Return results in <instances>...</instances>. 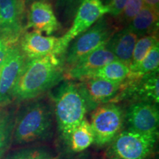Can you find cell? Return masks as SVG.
<instances>
[{"label":"cell","mask_w":159,"mask_h":159,"mask_svg":"<svg viewBox=\"0 0 159 159\" xmlns=\"http://www.w3.org/2000/svg\"><path fill=\"white\" fill-rule=\"evenodd\" d=\"M64 72L63 59L56 55L27 60L13 89L12 99H36L58 85L64 79Z\"/></svg>","instance_id":"cell-1"},{"label":"cell","mask_w":159,"mask_h":159,"mask_svg":"<svg viewBox=\"0 0 159 159\" xmlns=\"http://www.w3.org/2000/svg\"><path fill=\"white\" fill-rule=\"evenodd\" d=\"M54 114L63 142L68 145L71 134L85 119L90 108L81 83H60L52 95Z\"/></svg>","instance_id":"cell-2"},{"label":"cell","mask_w":159,"mask_h":159,"mask_svg":"<svg viewBox=\"0 0 159 159\" xmlns=\"http://www.w3.org/2000/svg\"><path fill=\"white\" fill-rule=\"evenodd\" d=\"M52 126V107L43 99L31 101L16 114L13 141L25 144L43 140L50 136Z\"/></svg>","instance_id":"cell-3"},{"label":"cell","mask_w":159,"mask_h":159,"mask_svg":"<svg viewBox=\"0 0 159 159\" xmlns=\"http://www.w3.org/2000/svg\"><path fill=\"white\" fill-rule=\"evenodd\" d=\"M117 30H119L117 26L108 19L102 17L99 19L94 25L75 38L69 45L63 56L65 69L106 43Z\"/></svg>","instance_id":"cell-4"},{"label":"cell","mask_w":159,"mask_h":159,"mask_svg":"<svg viewBox=\"0 0 159 159\" xmlns=\"http://www.w3.org/2000/svg\"><path fill=\"white\" fill-rule=\"evenodd\" d=\"M156 135L122 130L110 143L106 156L111 159H148L157 142Z\"/></svg>","instance_id":"cell-5"},{"label":"cell","mask_w":159,"mask_h":159,"mask_svg":"<svg viewBox=\"0 0 159 159\" xmlns=\"http://www.w3.org/2000/svg\"><path fill=\"white\" fill-rule=\"evenodd\" d=\"M91 114L90 124L94 134V144L102 147L110 144L125 125V111L116 103L97 106Z\"/></svg>","instance_id":"cell-6"},{"label":"cell","mask_w":159,"mask_h":159,"mask_svg":"<svg viewBox=\"0 0 159 159\" xmlns=\"http://www.w3.org/2000/svg\"><path fill=\"white\" fill-rule=\"evenodd\" d=\"M108 13V7L102 0H83L77 10L70 28L62 37L59 38L60 56L63 57L69 45L75 38Z\"/></svg>","instance_id":"cell-7"},{"label":"cell","mask_w":159,"mask_h":159,"mask_svg":"<svg viewBox=\"0 0 159 159\" xmlns=\"http://www.w3.org/2000/svg\"><path fill=\"white\" fill-rule=\"evenodd\" d=\"M132 80L130 78L122 83L111 82L101 78H89L81 81L90 111L100 105L120 102L122 93Z\"/></svg>","instance_id":"cell-8"},{"label":"cell","mask_w":159,"mask_h":159,"mask_svg":"<svg viewBox=\"0 0 159 159\" xmlns=\"http://www.w3.org/2000/svg\"><path fill=\"white\" fill-rule=\"evenodd\" d=\"M158 105L145 101H135L125 111V122L129 130L143 134H158Z\"/></svg>","instance_id":"cell-9"},{"label":"cell","mask_w":159,"mask_h":159,"mask_svg":"<svg viewBox=\"0 0 159 159\" xmlns=\"http://www.w3.org/2000/svg\"><path fill=\"white\" fill-rule=\"evenodd\" d=\"M27 58L18 44L0 66V107L8 105Z\"/></svg>","instance_id":"cell-10"},{"label":"cell","mask_w":159,"mask_h":159,"mask_svg":"<svg viewBox=\"0 0 159 159\" xmlns=\"http://www.w3.org/2000/svg\"><path fill=\"white\" fill-rule=\"evenodd\" d=\"M115 60L116 58L105 43L89 53L74 65L66 69L64 79L82 81L91 73Z\"/></svg>","instance_id":"cell-11"},{"label":"cell","mask_w":159,"mask_h":159,"mask_svg":"<svg viewBox=\"0 0 159 159\" xmlns=\"http://www.w3.org/2000/svg\"><path fill=\"white\" fill-rule=\"evenodd\" d=\"M26 29L44 33L47 35H51L61 29V24L49 2L35 1L30 4Z\"/></svg>","instance_id":"cell-12"},{"label":"cell","mask_w":159,"mask_h":159,"mask_svg":"<svg viewBox=\"0 0 159 159\" xmlns=\"http://www.w3.org/2000/svg\"><path fill=\"white\" fill-rule=\"evenodd\" d=\"M19 46L27 60L52 54L60 56L59 38L52 35H43L35 31L26 33L21 36Z\"/></svg>","instance_id":"cell-13"},{"label":"cell","mask_w":159,"mask_h":159,"mask_svg":"<svg viewBox=\"0 0 159 159\" xmlns=\"http://www.w3.org/2000/svg\"><path fill=\"white\" fill-rule=\"evenodd\" d=\"M158 70L133 80L121 96L120 101L130 99L158 105L159 102Z\"/></svg>","instance_id":"cell-14"},{"label":"cell","mask_w":159,"mask_h":159,"mask_svg":"<svg viewBox=\"0 0 159 159\" xmlns=\"http://www.w3.org/2000/svg\"><path fill=\"white\" fill-rule=\"evenodd\" d=\"M25 7L21 0H0V30L21 37Z\"/></svg>","instance_id":"cell-15"},{"label":"cell","mask_w":159,"mask_h":159,"mask_svg":"<svg viewBox=\"0 0 159 159\" xmlns=\"http://www.w3.org/2000/svg\"><path fill=\"white\" fill-rule=\"evenodd\" d=\"M138 39V35L126 27L117 30L105 44L116 60L130 66Z\"/></svg>","instance_id":"cell-16"},{"label":"cell","mask_w":159,"mask_h":159,"mask_svg":"<svg viewBox=\"0 0 159 159\" xmlns=\"http://www.w3.org/2000/svg\"><path fill=\"white\" fill-rule=\"evenodd\" d=\"M127 27L139 37L156 35L158 29V12L144 6Z\"/></svg>","instance_id":"cell-17"},{"label":"cell","mask_w":159,"mask_h":159,"mask_svg":"<svg viewBox=\"0 0 159 159\" xmlns=\"http://www.w3.org/2000/svg\"><path fill=\"white\" fill-rule=\"evenodd\" d=\"M133 77L134 76L128 66L115 60L91 73L86 79L101 78L111 82L122 83Z\"/></svg>","instance_id":"cell-18"},{"label":"cell","mask_w":159,"mask_h":159,"mask_svg":"<svg viewBox=\"0 0 159 159\" xmlns=\"http://www.w3.org/2000/svg\"><path fill=\"white\" fill-rule=\"evenodd\" d=\"M7 105L0 107V159L9 148L14 128L16 111Z\"/></svg>","instance_id":"cell-19"},{"label":"cell","mask_w":159,"mask_h":159,"mask_svg":"<svg viewBox=\"0 0 159 159\" xmlns=\"http://www.w3.org/2000/svg\"><path fill=\"white\" fill-rule=\"evenodd\" d=\"M94 142V134L90 122L86 118L75 129L69 139V147L73 152H80Z\"/></svg>","instance_id":"cell-20"},{"label":"cell","mask_w":159,"mask_h":159,"mask_svg":"<svg viewBox=\"0 0 159 159\" xmlns=\"http://www.w3.org/2000/svg\"><path fill=\"white\" fill-rule=\"evenodd\" d=\"M158 43V39L156 35H144L137 40L133 52L132 62L129 66L130 69L135 68L142 62L150 49Z\"/></svg>","instance_id":"cell-21"},{"label":"cell","mask_w":159,"mask_h":159,"mask_svg":"<svg viewBox=\"0 0 159 159\" xmlns=\"http://www.w3.org/2000/svg\"><path fill=\"white\" fill-rule=\"evenodd\" d=\"M159 66V43L150 49L146 57L142 60V62L135 67L130 69V71L138 77H142L143 75L153 72L158 70Z\"/></svg>","instance_id":"cell-22"},{"label":"cell","mask_w":159,"mask_h":159,"mask_svg":"<svg viewBox=\"0 0 159 159\" xmlns=\"http://www.w3.org/2000/svg\"><path fill=\"white\" fill-rule=\"evenodd\" d=\"M52 154L44 148H23L12 152L5 159H51Z\"/></svg>","instance_id":"cell-23"},{"label":"cell","mask_w":159,"mask_h":159,"mask_svg":"<svg viewBox=\"0 0 159 159\" xmlns=\"http://www.w3.org/2000/svg\"><path fill=\"white\" fill-rule=\"evenodd\" d=\"M21 37L0 30V66L8 56L12 49L19 44Z\"/></svg>","instance_id":"cell-24"},{"label":"cell","mask_w":159,"mask_h":159,"mask_svg":"<svg viewBox=\"0 0 159 159\" xmlns=\"http://www.w3.org/2000/svg\"><path fill=\"white\" fill-rule=\"evenodd\" d=\"M83 0H57L56 6L63 19L69 21L75 16L77 10Z\"/></svg>","instance_id":"cell-25"},{"label":"cell","mask_w":159,"mask_h":159,"mask_svg":"<svg viewBox=\"0 0 159 159\" xmlns=\"http://www.w3.org/2000/svg\"><path fill=\"white\" fill-rule=\"evenodd\" d=\"M144 7L143 0H128L121 16V21L129 25Z\"/></svg>","instance_id":"cell-26"},{"label":"cell","mask_w":159,"mask_h":159,"mask_svg":"<svg viewBox=\"0 0 159 159\" xmlns=\"http://www.w3.org/2000/svg\"><path fill=\"white\" fill-rule=\"evenodd\" d=\"M128 0H109L107 5L108 13L112 17H119L122 15Z\"/></svg>","instance_id":"cell-27"},{"label":"cell","mask_w":159,"mask_h":159,"mask_svg":"<svg viewBox=\"0 0 159 159\" xmlns=\"http://www.w3.org/2000/svg\"><path fill=\"white\" fill-rule=\"evenodd\" d=\"M144 6L153 10L155 11H159V0H143Z\"/></svg>","instance_id":"cell-28"},{"label":"cell","mask_w":159,"mask_h":159,"mask_svg":"<svg viewBox=\"0 0 159 159\" xmlns=\"http://www.w3.org/2000/svg\"><path fill=\"white\" fill-rule=\"evenodd\" d=\"M35 1H47V2H49L50 0H25V5H30V4H31L32 2H33Z\"/></svg>","instance_id":"cell-29"},{"label":"cell","mask_w":159,"mask_h":159,"mask_svg":"<svg viewBox=\"0 0 159 159\" xmlns=\"http://www.w3.org/2000/svg\"><path fill=\"white\" fill-rule=\"evenodd\" d=\"M105 159H111V158H108V156H106V158H105Z\"/></svg>","instance_id":"cell-30"},{"label":"cell","mask_w":159,"mask_h":159,"mask_svg":"<svg viewBox=\"0 0 159 159\" xmlns=\"http://www.w3.org/2000/svg\"><path fill=\"white\" fill-rule=\"evenodd\" d=\"M21 1H23V2H25V0H21Z\"/></svg>","instance_id":"cell-31"},{"label":"cell","mask_w":159,"mask_h":159,"mask_svg":"<svg viewBox=\"0 0 159 159\" xmlns=\"http://www.w3.org/2000/svg\"><path fill=\"white\" fill-rule=\"evenodd\" d=\"M51 159H55V158H52Z\"/></svg>","instance_id":"cell-32"}]
</instances>
